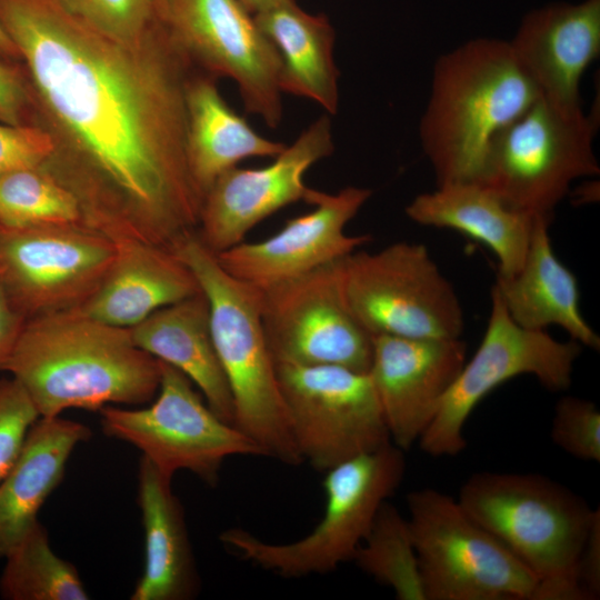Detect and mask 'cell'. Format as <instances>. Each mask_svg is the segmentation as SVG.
<instances>
[{
    "label": "cell",
    "instance_id": "obj_1",
    "mask_svg": "<svg viewBox=\"0 0 600 600\" xmlns=\"http://www.w3.org/2000/svg\"><path fill=\"white\" fill-rule=\"evenodd\" d=\"M33 96L41 166L114 242L171 249L198 229L203 196L187 160L189 79L198 69L160 21L138 44L96 32L57 0H0Z\"/></svg>",
    "mask_w": 600,
    "mask_h": 600
},
{
    "label": "cell",
    "instance_id": "obj_2",
    "mask_svg": "<svg viewBox=\"0 0 600 600\" xmlns=\"http://www.w3.org/2000/svg\"><path fill=\"white\" fill-rule=\"evenodd\" d=\"M0 370L11 374L44 418L68 409L147 403L161 377L160 361L134 343L129 328L79 309L28 319Z\"/></svg>",
    "mask_w": 600,
    "mask_h": 600
},
{
    "label": "cell",
    "instance_id": "obj_3",
    "mask_svg": "<svg viewBox=\"0 0 600 600\" xmlns=\"http://www.w3.org/2000/svg\"><path fill=\"white\" fill-rule=\"evenodd\" d=\"M539 97L509 41L476 38L439 57L419 126L436 184L474 182L494 136Z\"/></svg>",
    "mask_w": 600,
    "mask_h": 600
},
{
    "label": "cell",
    "instance_id": "obj_4",
    "mask_svg": "<svg viewBox=\"0 0 600 600\" xmlns=\"http://www.w3.org/2000/svg\"><path fill=\"white\" fill-rule=\"evenodd\" d=\"M171 250L208 299L213 344L233 400V424L264 457L289 466L302 463L262 326V291L228 273L197 231Z\"/></svg>",
    "mask_w": 600,
    "mask_h": 600
},
{
    "label": "cell",
    "instance_id": "obj_5",
    "mask_svg": "<svg viewBox=\"0 0 600 600\" xmlns=\"http://www.w3.org/2000/svg\"><path fill=\"white\" fill-rule=\"evenodd\" d=\"M457 500L536 576L531 600H589L577 578L594 514L584 499L541 474L484 471Z\"/></svg>",
    "mask_w": 600,
    "mask_h": 600
},
{
    "label": "cell",
    "instance_id": "obj_6",
    "mask_svg": "<svg viewBox=\"0 0 600 600\" xmlns=\"http://www.w3.org/2000/svg\"><path fill=\"white\" fill-rule=\"evenodd\" d=\"M598 126L599 111L539 97L494 136L474 182L511 209L552 220L572 182L600 172Z\"/></svg>",
    "mask_w": 600,
    "mask_h": 600
},
{
    "label": "cell",
    "instance_id": "obj_7",
    "mask_svg": "<svg viewBox=\"0 0 600 600\" xmlns=\"http://www.w3.org/2000/svg\"><path fill=\"white\" fill-rule=\"evenodd\" d=\"M404 472V451L389 443L326 471L324 512L299 540L268 542L240 528L223 531L220 540L240 558L281 577L331 572L351 561Z\"/></svg>",
    "mask_w": 600,
    "mask_h": 600
},
{
    "label": "cell",
    "instance_id": "obj_8",
    "mask_svg": "<svg viewBox=\"0 0 600 600\" xmlns=\"http://www.w3.org/2000/svg\"><path fill=\"white\" fill-rule=\"evenodd\" d=\"M407 504L426 600H531L536 576L458 500L424 488Z\"/></svg>",
    "mask_w": 600,
    "mask_h": 600
},
{
    "label": "cell",
    "instance_id": "obj_9",
    "mask_svg": "<svg viewBox=\"0 0 600 600\" xmlns=\"http://www.w3.org/2000/svg\"><path fill=\"white\" fill-rule=\"evenodd\" d=\"M348 307L373 338H461L464 313L451 282L428 248L396 242L380 251H353L342 259Z\"/></svg>",
    "mask_w": 600,
    "mask_h": 600
},
{
    "label": "cell",
    "instance_id": "obj_10",
    "mask_svg": "<svg viewBox=\"0 0 600 600\" xmlns=\"http://www.w3.org/2000/svg\"><path fill=\"white\" fill-rule=\"evenodd\" d=\"M160 369L159 390L150 406L99 410L106 436L138 448L168 479L188 470L209 486L218 483L227 458L263 456L256 442L209 408L184 373L162 361Z\"/></svg>",
    "mask_w": 600,
    "mask_h": 600
},
{
    "label": "cell",
    "instance_id": "obj_11",
    "mask_svg": "<svg viewBox=\"0 0 600 600\" xmlns=\"http://www.w3.org/2000/svg\"><path fill=\"white\" fill-rule=\"evenodd\" d=\"M582 349L574 340L559 341L546 330L517 324L492 287L483 338L443 396L418 441L420 448L432 457L460 453L467 446L463 429L471 412L489 392L514 377L530 374L550 391L567 390Z\"/></svg>",
    "mask_w": 600,
    "mask_h": 600
},
{
    "label": "cell",
    "instance_id": "obj_12",
    "mask_svg": "<svg viewBox=\"0 0 600 600\" xmlns=\"http://www.w3.org/2000/svg\"><path fill=\"white\" fill-rule=\"evenodd\" d=\"M291 433L303 461L326 472L391 442L368 372L276 364Z\"/></svg>",
    "mask_w": 600,
    "mask_h": 600
},
{
    "label": "cell",
    "instance_id": "obj_13",
    "mask_svg": "<svg viewBox=\"0 0 600 600\" xmlns=\"http://www.w3.org/2000/svg\"><path fill=\"white\" fill-rule=\"evenodd\" d=\"M159 18L198 69L232 79L246 111L279 126L280 59L239 0H160Z\"/></svg>",
    "mask_w": 600,
    "mask_h": 600
},
{
    "label": "cell",
    "instance_id": "obj_14",
    "mask_svg": "<svg viewBox=\"0 0 600 600\" xmlns=\"http://www.w3.org/2000/svg\"><path fill=\"white\" fill-rule=\"evenodd\" d=\"M342 259L261 290L262 326L276 364L369 371L373 341L348 307Z\"/></svg>",
    "mask_w": 600,
    "mask_h": 600
},
{
    "label": "cell",
    "instance_id": "obj_15",
    "mask_svg": "<svg viewBox=\"0 0 600 600\" xmlns=\"http://www.w3.org/2000/svg\"><path fill=\"white\" fill-rule=\"evenodd\" d=\"M116 253L113 240L86 224L0 227V279L27 320L80 308Z\"/></svg>",
    "mask_w": 600,
    "mask_h": 600
},
{
    "label": "cell",
    "instance_id": "obj_16",
    "mask_svg": "<svg viewBox=\"0 0 600 600\" xmlns=\"http://www.w3.org/2000/svg\"><path fill=\"white\" fill-rule=\"evenodd\" d=\"M334 150L331 121L319 117L262 168L233 167L204 193L197 233L212 252L243 241L254 226L280 209L307 200L306 172Z\"/></svg>",
    "mask_w": 600,
    "mask_h": 600
},
{
    "label": "cell",
    "instance_id": "obj_17",
    "mask_svg": "<svg viewBox=\"0 0 600 600\" xmlns=\"http://www.w3.org/2000/svg\"><path fill=\"white\" fill-rule=\"evenodd\" d=\"M371 194L359 187L337 193L311 189L306 201L313 207L310 212L289 219L266 240L242 241L217 253L218 262L234 278L266 290L340 260L371 240L369 234L344 232Z\"/></svg>",
    "mask_w": 600,
    "mask_h": 600
},
{
    "label": "cell",
    "instance_id": "obj_18",
    "mask_svg": "<svg viewBox=\"0 0 600 600\" xmlns=\"http://www.w3.org/2000/svg\"><path fill=\"white\" fill-rule=\"evenodd\" d=\"M368 374L391 442L403 451L417 443L467 358L461 338L377 336Z\"/></svg>",
    "mask_w": 600,
    "mask_h": 600
},
{
    "label": "cell",
    "instance_id": "obj_19",
    "mask_svg": "<svg viewBox=\"0 0 600 600\" xmlns=\"http://www.w3.org/2000/svg\"><path fill=\"white\" fill-rule=\"evenodd\" d=\"M509 44L540 97L581 107L582 74L600 52V0L533 9L524 14Z\"/></svg>",
    "mask_w": 600,
    "mask_h": 600
},
{
    "label": "cell",
    "instance_id": "obj_20",
    "mask_svg": "<svg viewBox=\"0 0 600 600\" xmlns=\"http://www.w3.org/2000/svg\"><path fill=\"white\" fill-rule=\"evenodd\" d=\"M116 244L107 274L78 308L84 314L131 328L157 310L201 291L192 271L171 249L133 240Z\"/></svg>",
    "mask_w": 600,
    "mask_h": 600
},
{
    "label": "cell",
    "instance_id": "obj_21",
    "mask_svg": "<svg viewBox=\"0 0 600 600\" xmlns=\"http://www.w3.org/2000/svg\"><path fill=\"white\" fill-rule=\"evenodd\" d=\"M551 219H536L527 256L512 277L497 276L493 288L511 319L524 329L561 327L582 347L600 349V337L580 310L576 276L557 258L550 236Z\"/></svg>",
    "mask_w": 600,
    "mask_h": 600
},
{
    "label": "cell",
    "instance_id": "obj_22",
    "mask_svg": "<svg viewBox=\"0 0 600 600\" xmlns=\"http://www.w3.org/2000/svg\"><path fill=\"white\" fill-rule=\"evenodd\" d=\"M138 502L144 530V567L131 600H187L199 577L183 508L162 476L144 457L138 470Z\"/></svg>",
    "mask_w": 600,
    "mask_h": 600
},
{
    "label": "cell",
    "instance_id": "obj_23",
    "mask_svg": "<svg viewBox=\"0 0 600 600\" xmlns=\"http://www.w3.org/2000/svg\"><path fill=\"white\" fill-rule=\"evenodd\" d=\"M406 213L419 224L456 230L484 243L498 259L497 276L503 278L521 269L538 218L511 209L476 182L437 186L418 194Z\"/></svg>",
    "mask_w": 600,
    "mask_h": 600
},
{
    "label": "cell",
    "instance_id": "obj_24",
    "mask_svg": "<svg viewBox=\"0 0 600 600\" xmlns=\"http://www.w3.org/2000/svg\"><path fill=\"white\" fill-rule=\"evenodd\" d=\"M129 329L140 349L184 373L209 408L233 424V400L213 344L209 303L202 291L157 310Z\"/></svg>",
    "mask_w": 600,
    "mask_h": 600
},
{
    "label": "cell",
    "instance_id": "obj_25",
    "mask_svg": "<svg viewBox=\"0 0 600 600\" xmlns=\"http://www.w3.org/2000/svg\"><path fill=\"white\" fill-rule=\"evenodd\" d=\"M91 437L80 422L39 417L0 481V560L39 521L43 502L63 479L73 449Z\"/></svg>",
    "mask_w": 600,
    "mask_h": 600
},
{
    "label": "cell",
    "instance_id": "obj_26",
    "mask_svg": "<svg viewBox=\"0 0 600 600\" xmlns=\"http://www.w3.org/2000/svg\"><path fill=\"white\" fill-rule=\"evenodd\" d=\"M218 78L197 69L189 79L187 160L202 196L216 179L244 159L274 158L286 144L259 134L223 99Z\"/></svg>",
    "mask_w": 600,
    "mask_h": 600
},
{
    "label": "cell",
    "instance_id": "obj_27",
    "mask_svg": "<svg viewBox=\"0 0 600 600\" xmlns=\"http://www.w3.org/2000/svg\"><path fill=\"white\" fill-rule=\"evenodd\" d=\"M280 59V88L334 114L339 71L333 59L336 32L323 14H311L287 0L253 16Z\"/></svg>",
    "mask_w": 600,
    "mask_h": 600
},
{
    "label": "cell",
    "instance_id": "obj_28",
    "mask_svg": "<svg viewBox=\"0 0 600 600\" xmlns=\"http://www.w3.org/2000/svg\"><path fill=\"white\" fill-rule=\"evenodd\" d=\"M0 596L6 600H88L77 568L58 557L37 521L3 558Z\"/></svg>",
    "mask_w": 600,
    "mask_h": 600
},
{
    "label": "cell",
    "instance_id": "obj_29",
    "mask_svg": "<svg viewBox=\"0 0 600 600\" xmlns=\"http://www.w3.org/2000/svg\"><path fill=\"white\" fill-rule=\"evenodd\" d=\"M351 561L399 600H426L408 520L386 501Z\"/></svg>",
    "mask_w": 600,
    "mask_h": 600
},
{
    "label": "cell",
    "instance_id": "obj_30",
    "mask_svg": "<svg viewBox=\"0 0 600 600\" xmlns=\"http://www.w3.org/2000/svg\"><path fill=\"white\" fill-rule=\"evenodd\" d=\"M70 224H86L80 204L43 168L21 169L0 178V227Z\"/></svg>",
    "mask_w": 600,
    "mask_h": 600
},
{
    "label": "cell",
    "instance_id": "obj_31",
    "mask_svg": "<svg viewBox=\"0 0 600 600\" xmlns=\"http://www.w3.org/2000/svg\"><path fill=\"white\" fill-rule=\"evenodd\" d=\"M96 32L126 46L140 43L160 22V0H57Z\"/></svg>",
    "mask_w": 600,
    "mask_h": 600
},
{
    "label": "cell",
    "instance_id": "obj_32",
    "mask_svg": "<svg viewBox=\"0 0 600 600\" xmlns=\"http://www.w3.org/2000/svg\"><path fill=\"white\" fill-rule=\"evenodd\" d=\"M552 441L568 454L583 461H600V412L587 399L566 396L554 407Z\"/></svg>",
    "mask_w": 600,
    "mask_h": 600
},
{
    "label": "cell",
    "instance_id": "obj_33",
    "mask_svg": "<svg viewBox=\"0 0 600 600\" xmlns=\"http://www.w3.org/2000/svg\"><path fill=\"white\" fill-rule=\"evenodd\" d=\"M39 413L22 387L11 377L0 379V481L16 462L27 433Z\"/></svg>",
    "mask_w": 600,
    "mask_h": 600
},
{
    "label": "cell",
    "instance_id": "obj_34",
    "mask_svg": "<svg viewBox=\"0 0 600 600\" xmlns=\"http://www.w3.org/2000/svg\"><path fill=\"white\" fill-rule=\"evenodd\" d=\"M52 151V141L39 127L0 121V178L17 170L41 167Z\"/></svg>",
    "mask_w": 600,
    "mask_h": 600
},
{
    "label": "cell",
    "instance_id": "obj_35",
    "mask_svg": "<svg viewBox=\"0 0 600 600\" xmlns=\"http://www.w3.org/2000/svg\"><path fill=\"white\" fill-rule=\"evenodd\" d=\"M0 121L33 126V96L21 61L0 59Z\"/></svg>",
    "mask_w": 600,
    "mask_h": 600
},
{
    "label": "cell",
    "instance_id": "obj_36",
    "mask_svg": "<svg viewBox=\"0 0 600 600\" xmlns=\"http://www.w3.org/2000/svg\"><path fill=\"white\" fill-rule=\"evenodd\" d=\"M577 578L589 600L600 596V510L594 514L577 562Z\"/></svg>",
    "mask_w": 600,
    "mask_h": 600
},
{
    "label": "cell",
    "instance_id": "obj_37",
    "mask_svg": "<svg viewBox=\"0 0 600 600\" xmlns=\"http://www.w3.org/2000/svg\"><path fill=\"white\" fill-rule=\"evenodd\" d=\"M27 318L11 301L0 279V366L13 349Z\"/></svg>",
    "mask_w": 600,
    "mask_h": 600
},
{
    "label": "cell",
    "instance_id": "obj_38",
    "mask_svg": "<svg viewBox=\"0 0 600 600\" xmlns=\"http://www.w3.org/2000/svg\"><path fill=\"white\" fill-rule=\"evenodd\" d=\"M0 59L6 61H21L19 51L0 23Z\"/></svg>",
    "mask_w": 600,
    "mask_h": 600
},
{
    "label": "cell",
    "instance_id": "obj_39",
    "mask_svg": "<svg viewBox=\"0 0 600 600\" xmlns=\"http://www.w3.org/2000/svg\"><path fill=\"white\" fill-rule=\"evenodd\" d=\"M240 3L252 14L266 11L287 0H239Z\"/></svg>",
    "mask_w": 600,
    "mask_h": 600
}]
</instances>
